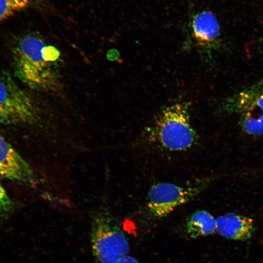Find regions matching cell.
Instances as JSON below:
<instances>
[{
    "instance_id": "9c48e42d",
    "label": "cell",
    "mask_w": 263,
    "mask_h": 263,
    "mask_svg": "<svg viewBox=\"0 0 263 263\" xmlns=\"http://www.w3.org/2000/svg\"><path fill=\"white\" fill-rule=\"evenodd\" d=\"M191 26L193 36L201 46H211L217 42L220 34L219 24L210 11H202L196 14Z\"/></svg>"
},
{
    "instance_id": "8fae6325",
    "label": "cell",
    "mask_w": 263,
    "mask_h": 263,
    "mask_svg": "<svg viewBox=\"0 0 263 263\" xmlns=\"http://www.w3.org/2000/svg\"><path fill=\"white\" fill-rule=\"evenodd\" d=\"M30 0H0V22L25 9Z\"/></svg>"
},
{
    "instance_id": "5b68a950",
    "label": "cell",
    "mask_w": 263,
    "mask_h": 263,
    "mask_svg": "<svg viewBox=\"0 0 263 263\" xmlns=\"http://www.w3.org/2000/svg\"><path fill=\"white\" fill-rule=\"evenodd\" d=\"M228 113L239 116L240 124L247 133L263 134V84H256L232 96L225 104Z\"/></svg>"
},
{
    "instance_id": "4fadbf2b",
    "label": "cell",
    "mask_w": 263,
    "mask_h": 263,
    "mask_svg": "<svg viewBox=\"0 0 263 263\" xmlns=\"http://www.w3.org/2000/svg\"><path fill=\"white\" fill-rule=\"evenodd\" d=\"M117 263H141L136 259L129 256H126L122 258Z\"/></svg>"
},
{
    "instance_id": "277c9868",
    "label": "cell",
    "mask_w": 263,
    "mask_h": 263,
    "mask_svg": "<svg viewBox=\"0 0 263 263\" xmlns=\"http://www.w3.org/2000/svg\"><path fill=\"white\" fill-rule=\"evenodd\" d=\"M37 109L30 96L7 72L0 70V123L14 125L32 123Z\"/></svg>"
},
{
    "instance_id": "52a82bcc",
    "label": "cell",
    "mask_w": 263,
    "mask_h": 263,
    "mask_svg": "<svg viewBox=\"0 0 263 263\" xmlns=\"http://www.w3.org/2000/svg\"><path fill=\"white\" fill-rule=\"evenodd\" d=\"M0 174L14 181L31 182L33 171L5 138L0 134Z\"/></svg>"
},
{
    "instance_id": "6da1fadb",
    "label": "cell",
    "mask_w": 263,
    "mask_h": 263,
    "mask_svg": "<svg viewBox=\"0 0 263 263\" xmlns=\"http://www.w3.org/2000/svg\"><path fill=\"white\" fill-rule=\"evenodd\" d=\"M46 45L39 34L30 32L18 37L12 48L16 75L29 88L40 91L55 90L59 84L57 63L46 59Z\"/></svg>"
},
{
    "instance_id": "ba28073f",
    "label": "cell",
    "mask_w": 263,
    "mask_h": 263,
    "mask_svg": "<svg viewBox=\"0 0 263 263\" xmlns=\"http://www.w3.org/2000/svg\"><path fill=\"white\" fill-rule=\"evenodd\" d=\"M253 220L233 213H228L216 219V231L228 239L244 241L255 231Z\"/></svg>"
},
{
    "instance_id": "7c38bea8",
    "label": "cell",
    "mask_w": 263,
    "mask_h": 263,
    "mask_svg": "<svg viewBox=\"0 0 263 263\" xmlns=\"http://www.w3.org/2000/svg\"><path fill=\"white\" fill-rule=\"evenodd\" d=\"M13 208V202L0 181V222L9 216Z\"/></svg>"
},
{
    "instance_id": "8992f818",
    "label": "cell",
    "mask_w": 263,
    "mask_h": 263,
    "mask_svg": "<svg viewBox=\"0 0 263 263\" xmlns=\"http://www.w3.org/2000/svg\"><path fill=\"white\" fill-rule=\"evenodd\" d=\"M203 188L201 185L184 187L170 183H157L149 191L148 208L157 218L165 217L176 207L193 199Z\"/></svg>"
},
{
    "instance_id": "7a4b0ae2",
    "label": "cell",
    "mask_w": 263,
    "mask_h": 263,
    "mask_svg": "<svg viewBox=\"0 0 263 263\" xmlns=\"http://www.w3.org/2000/svg\"><path fill=\"white\" fill-rule=\"evenodd\" d=\"M90 237L95 263H117L129 251L124 233L108 212H99L94 216Z\"/></svg>"
},
{
    "instance_id": "3957f363",
    "label": "cell",
    "mask_w": 263,
    "mask_h": 263,
    "mask_svg": "<svg viewBox=\"0 0 263 263\" xmlns=\"http://www.w3.org/2000/svg\"><path fill=\"white\" fill-rule=\"evenodd\" d=\"M188 105V103L183 102L167 107L156 122L158 139L169 150H185L196 141L197 135L190 122Z\"/></svg>"
},
{
    "instance_id": "30bf717a",
    "label": "cell",
    "mask_w": 263,
    "mask_h": 263,
    "mask_svg": "<svg viewBox=\"0 0 263 263\" xmlns=\"http://www.w3.org/2000/svg\"><path fill=\"white\" fill-rule=\"evenodd\" d=\"M186 227L189 236L195 239L214 233L216 231V220L209 212L198 210L190 216Z\"/></svg>"
}]
</instances>
